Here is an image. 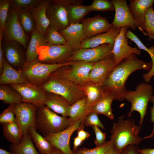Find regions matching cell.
Returning a JSON list of instances; mask_svg holds the SVG:
<instances>
[{
	"mask_svg": "<svg viewBox=\"0 0 154 154\" xmlns=\"http://www.w3.org/2000/svg\"><path fill=\"white\" fill-rule=\"evenodd\" d=\"M152 66L151 60L145 62L138 58L136 54H132L122 60L114 68L102 85L104 92L113 93L117 100H124L127 90L125 84L129 76L137 70L144 69L149 72Z\"/></svg>",
	"mask_w": 154,
	"mask_h": 154,
	"instance_id": "obj_1",
	"label": "cell"
},
{
	"mask_svg": "<svg viewBox=\"0 0 154 154\" xmlns=\"http://www.w3.org/2000/svg\"><path fill=\"white\" fill-rule=\"evenodd\" d=\"M124 117H119L110 131L113 147L120 151L128 145H138L143 139L139 135L141 126L136 125L133 119H125Z\"/></svg>",
	"mask_w": 154,
	"mask_h": 154,
	"instance_id": "obj_2",
	"label": "cell"
},
{
	"mask_svg": "<svg viewBox=\"0 0 154 154\" xmlns=\"http://www.w3.org/2000/svg\"><path fill=\"white\" fill-rule=\"evenodd\" d=\"M40 87L47 92L62 96L71 105L86 97L80 86L63 78L55 71Z\"/></svg>",
	"mask_w": 154,
	"mask_h": 154,
	"instance_id": "obj_3",
	"label": "cell"
},
{
	"mask_svg": "<svg viewBox=\"0 0 154 154\" xmlns=\"http://www.w3.org/2000/svg\"><path fill=\"white\" fill-rule=\"evenodd\" d=\"M69 119L60 116L46 105L37 108L35 116V125L44 137L63 131L69 127Z\"/></svg>",
	"mask_w": 154,
	"mask_h": 154,
	"instance_id": "obj_4",
	"label": "cell"
},
{
	"mask_svg": "<svg viewBox=\"0 0 154 154\" xmlns=\"http://www.w3.org/2000/svg\"><path fill=\"white\" fill-rule=\"evenodd\" d=\"M72 61L55 64L41 63L38 59L25 62L21 70L26 80L30 83L40 86L49 79L50 75L58 68L70 65Z\"/></svg>",
	"mask_w": 154,
	"mask_h": 154,
	"instance_id": "obj_5",
	"label": "cell"
},
{
	"mask_svg": "<svg viewBox=\"0 0 154 154\" xmlns=\"http://www.w3.org/2000/svg\"><path fill=\"white\" fill-rule=\"evenodd\" d=\"M153 93L152 86L145 82L138 84L135 90H127L126 93L125 99L131 104V110L127 116L130 117L133 111L138 112L140 114L139 124L141 126L146 114L148 103L153 96Z\"/></svg>",
	"mask_w": 154,
	"mask_h": 154,
	"instance_id": "obj_6",
	"label": "cell"
},
{
	"mask_svg": "<svg viewBox=\"0 0 154 154\" xmlns=\"http://www.w3.org/2000/svg\"><path fill=\"white\" fill-rule=\"evenodd\" d=\"M75 50L67 44L54 45L48 44L38 49V59L42 63L55 64L68 62Z\"/></svg>",
	"mask_w": 154,
	"mask_h": 154,
	"instance_id": "obj_7",
	"label": "cell"
},
{
	"mask_svg": "<svg viewBox=\"0 0 154 154\" xmlns=\"http://www.w3.org/2000/svg\"><path fill=\"white\" fill-rule=\"evenodd\" d=\"M70 68L62 67L55 71L63 78L80 86L90 82L89 74L95 63L82 61H72Z\"/></svg>",
	"mask_w": 154,
	"mask_h": 154,
	"instance_id": "obj_8",
	"label": "cell"
},
{
	"mask_svg": "<svg viewBox=\"0 0 154 154\" xmlns=\"http://www.w3.org/2000/svg\"><path fill=\"white\" fill-rule=\"evenodd\" d=\"M29 36L24 31L19 21L16 11L10 6L3 31L2 40L16 41L27 49Z\"/></svg>",
	"mask_w": 154,
	"mask_h": 154,
	"instance_id": "obj_9",
	"label": "cell"
},
{
	"mask_svg": "<svg viewBox=\"0 0 154 154\" xmlns=\"http://www.w3.org/2000/svg\"><path fill=\"white\" fill-rule=\"evenodd\" d=\"M67 0H50L46 14L50 26L59 32L70 25L66 9Z\"/></svg>",
	"mask_w": 154,
	"mask_h": 154,
	"instance_id": "obj_10",
	"label": "cell"
},
{
	"mask_svg": "<svg viewBox=\"0 0 154 154\" xmlns=\"http://www.w3.org/2000/svg\"><path fill=\"white\" fill-rule=\"evenodd\" d=\"M113 46L104 44L94 48H82L75 50L68 62L82 61L96 62L104 59L113 57L112 52Z\"/></svg>",
	"mask_w": 154,
	"mask_h": 154,
	"instance_id": "obj_11",
	"label": "cell"
},
{
	"mask_svg": "<svg viewBox=\"0 0 154 154\" xmlns=\"http://www.w3.org/2000/svg\"><path fill=\"white\" fill-rule=\"evenodd\" d=\"M12 105L16 121L23 136L29 132L31 127L36 129L35 116L38 108L37 106L25 102Z\"/></svg>",
	"mask_w": 154,
	"mask_h": 154,
	"instance_id": "obj_12",
	"label": "cell"
},
{
	"mask_svg": "<svg viewBox=\"0 0 154 154\" xmlns=\"http://www.w3.org/2000/svg\"><path fill=\"white\" fill-rule=\"evenodd\" d=\"M10 85L20 94L23 102L32 104L38 108L45 105L47 92L40 86L30 82Z\"/></svg>",
	"mask_w": 154,
	"mask_h": 154,
	"instance_id": "obj_13",
	"label": "cell"
},
{
	"mask_svg": "<svg viewBox=\"0 0 154 154\" xmlns=\"http://www.w3.org/2000/svg\"><path fill=\"white\" fill-rule=\"evenodd\" d=\"M2 47L6 61L16 70L21 69L26 61V49L16 41L2 40Z\"/></svg>",
	"mask_w": 154,
	"mask_h": 154,
	"instance_id": "obj_14",
	"label": "cell"
},
{
	"mask_svg": "<svg viewBox=\"0 0 154 154\" xmlns=\"http://www.w3.org/2000/svg\"><path fill=\"white\" fill-rule=\"evenodd\" d=\"M115 15L112 24L119 29L123 27L130 28L133 31L137 28L136 23L132 15L126 0H112Z\"/></svg>",
	"mask_w": 154,
	"mask_h": 154,
	"instance_id": "obj_15",
	"label": "cell"
},
{
	"mask_svg": "<svg viewBox=\"0 0 154 154\" xmlns=\"http://www.w3.org/2000/svg\"><path fill=\"white\" fill-rule=\"evenodd\" d=\"M82 119L66 129L46 136L44 138L55 147L64 154H74L70 146V140L73 133L79 128Z\"/></svg>",
	"mask_w": 154,
	"mask_h": 154,
	"instance_id": "obj_16",
	"label": "cell"
},
{
	"mask_svg": "<svg viewBox=\"0 0 154 154\" xmlns=\"http://www.w3.org/2000/svg\"><path fill=\"white\" fill-rule=\"evenodd\" d=\"M128 27L121 28L120 32L115 39L112 51L115 67L124 58L132 54L139 55L141 51L136 47L130 46L128 44V40L125 36Z\"/></svg>",
	"mask_w": 154,
	"mask_h": 154,
	"instance_id": "obj_17",
	"label": "cell"
},
{
	"mask_svg": "<svg viewBox=\"0 0 154 154\" xmlns=\"http://www.w3.org/2000/svg\"><path fill=\"white\" fill-rule=\"evenodd\" d=\"M81 21L84 32L87 38L107 32L113 27L106 18L99 15L85 18Z\"/></svg>",
	"mask_w": 154,
	"mask_h": 154,
	"instance_id": "obj_18",
	"label": "cell"
},
{
	"mask_svg": "<svg viewBox=\"0 0 154 154\" xmlns=\"http://www.w3.org/2000/svg\"><path fill=\"white\" fill-rule=\"evenodd\" d=\"M115 67L113 57L95 62L89 74L90 82L102 86Z\"/></svg>",
	"mask_w": 154,
	"mask_h": 154,
	"instance_id": "obj_19",
	"label": "cell"
},
{
	"mask_svg": "<svg viewBox=\"0 0 154 154\" xmlns=\"http://www.w3.org/2000/svg\"><path fill=\"white\" fill-rule=\"evenodd\" d=\"M128 5L130 11L136 23L137 28L144 35L143 25L147 9L153 6L154 0H130Z\"/></svg>",
	"mask_w": 154,
	"mask_h": 154,
	"instance_id": "obj_20",
	"label": "cell"
},
{
	"mask_svg": "<svg viewBox=\"0 0 154 154\" xmlns=\"http://www.w3.org/2000/svg\"><path fill=\"white\" fill-rule=\"evenodd\" d=\"M64 38L67 44L74 50L80 48L81 44L87 38L81 23L71 24L59 32Z\"/></svg>",
	"mask_w": 154,
	"mask_h": 154,
	"instance_id": "obj_21",
	"label": "cell"
},
{
	"mask_svg": "<svg viewBox=\"0 0 154 154\" xmlns=\"http://www.w3.org/2000/svg\"><path fill=\"white\" fill-rule=\"evenodd\" d=\"M121 29L113 26L107 32L90 38H87L82 43L80 48H94L106 43L114 46L115 39L119 33Z\"/></svg>",
	"mask_w": 154,
	"mask_h": 154,
	"instance_id": "obj_22",
	"label": "cell"
},
{
	"mask_svg": "<svg viewBox=\"0 0 154 154\" xmlns=\"http://www.w3.org/2000/svg\"><path fill=\"white\" fill-rule=\"evenodd\" d=\"M50 1L42 0L36 7L30 10L31 13L36 23L37 29L44 36L50 26L46 11Z\"/></svg>",
	"mask_w": 154,
	"mask_h": 154,
	"instance_id": "obj_23",
	"label": "cell"
},
{
	"mask_svg": "<svg viewBox=\"0 0 154 154\" xmlns=\"http://www.w3.org/2000/svg\"><path fill=\"white\" fill-rule=\"evenodd\" d=\"M0 84L16 85L29 82L21 70H17L11 66L5 59L3 71L0 74Z\"/></svg>",
	"mask_w": 154,
	"mask_h": 154,
	"instance_id": "obj_24",
	"label": "cell"
},
{
	"mask_svg": "<svg viewBox=\"0 0 154 154\" xmlns=\"http://www.w3.org/2000/svg\"><path fill=\"white\" fill-rule=\"evenodd\" d=\"M81 1L67 0L66 9L70 25L79 23L91 11L90 6L82 5Z\"/></svg>",
	"mask_w": 154,
	"mask_h": 154,
	"instance_id": "obj_25",
	"label": "cell"
},
{
	"mask_svg": "<svg viewBox=\"0 0 154 154\" xmlns=\"http://www.w3.org/2000/svg\"><path fill=\"white\" fill-rule=\"evenodd\" d=\"M44 104L45 105L51 110L61 114L62 116L68 117L71 105L62 96L47 92Z\"/></svg>",
	"mask_w": 154,
	"mask_h": 154,
	"instance_id": "obj_26",
	"label": "cell"
},
{
	"mask_svg": "<svg viewBox=\"0 0 154 154\" xmlns=\"http://www.w3.org/2000/svg\"><path fill=\"white\" fill-rule=\"evenodd\" d=\"M114 99L115 96L113 93L108 91L104 92L101 97L93 106L92 112L98 114H103L109 119H113L114 116L111 105Z\"/></svg>",
	"mask_w": 154,
	"mask_h": 154,
	"instance_id": "obj_27",
	"label": "cell"
},
{
	"mask_svg": "<svg viewBox=\"0 0 154 154\" xmlns=\"http://www.w3.org/2000/svg\"><path fill=\"white\" fill-rule=\"evenodd\" d=\"M48 44L45 40V36L41 33L37 29L34 30L31 34V39L26 50V62L38 59V48L41 46Z\"/></svg>",
	"mask_w": 154,
	"mask_h": 154,
	"instance_id": "obj_28",
	"label": "cell"
},
{
	"mask_svg": "<svg viewBox=\"0 0 154 154\" xmlns=\"http://www.w3.org/2000/svg\"><path fill=\"white\" fill-rule=\"evenodd\" d=\"M92 108L89 107L88 104L86 97L71 105L68 116L70 121L69 127L80 120L83 119L87 114L92 112Z\"/></svg>",
	"mask_w": 154,
	"mask_h": 154,
	"instance_id": "obj_29",
	"label": "cell"
},
{
	"mask_svg": "<svg viewBox=\"0 0 154 154\" xmlns=\"http://www.w3.org/2000/svg\"><path fill=\"white\" fill-rule=\"evenodd\" d=\"M9 148L12 154H40L34 146L29 132L23 135L19 143H11Z\"/></svg>",
	"mask_w": 154,
	"mask_h": 154,
	"instance_id": "obj_30",
	"label": "cell"
},
{
	"mask_svg": "<svg viewBox=\"0 0 154 154\" xmlns=\"http://www.w3.org/2000/svg\"><path fill=\"white\" fill-rule=\"evenodd\" d=\"M80 86L87 98L88 106L91 108L104 92L102 86L92 82Z\"/></svg>",
	"mask_w": 154,
	"mask_h": 154,
	"instance_id": "obj_31",
	"label": "cell"
},
{
	"mask_svg": "<svg viewBox=\"0 0 154 154\" xmlns=\"http://www.w3.org/2000/svg\"><path fill=\"white\" fill-rule=\"evenodd\" d=\"M30 9L21 8L16 10L19 22L26 33L31 35L37 29L36 23L31 14Z\"/></svg>",
	"mask_w": 154,
	"mask_h": 154,
	"instance_id": "obj_32",
	"label": "cell"
},
{
	"mask_svg": "<svg viewBox=\"0 0 154 154\" xmlns=\"http://www.w3.org/2000/svg\"><path fill=\"white\" fill-rule=\"evenodd\" d=\"M125 36L131 41L133 42L140 49L143 50L147 52L151 59L152 66L151 70L147 73L143 74V78L146 83L149 82L151 78L154 76V46L148 48L130 30L127 31Z\"/></svg>",
	"mask_w": 154,
	"mask_h": 154,
	"instance_id": "obj_33",
	"label": "cell"
},
{
	"mask_svg": "<svg viewBox=\"0 0 154 154\" xmlns=\"http://www.w3.org/2000/svg\"><path fill=\"white\" fill-rule=\"evenodd\" d=\"M3 135L11 144H17L21 141L23 135L16 121L13 122L1 124Z\"/></svg>",
	"mask_w": 154,
	"mask_h": 154,
	"instance_id": "obj_34",
	"label": "cell"
},
{
	"mask_svg": "<svg viewBox=\"0 0 154 154\" xmlns=\"http://www.w3.org/2000/svg\"><path fill=\"white\" fill-rule=\"evenodd\" d=\"M29 132L33 142L38 149L40 154H48L53 149L54 147L43 137L37 131L34 127H31Z\"/></svg>",
	"mask_w": 154,
	"mask_h": 154,
	"instance_id": "obj_35",
	"label": "cell"
},
{
	"mask_svg": "<svg viewBox=\"0 0 154 154\" xmlns=\"http://www.w3.org/2000/svg\"><path fill=\"white\" fill-rule=\"evenodd\" d=\"M0 100L4 103L9 105L18 104L23 102L20 94L8 84L0 85Z\"/></svg>",
	"mask_w": 154,
	"mask_h": 154,
	"instance_id": "obj_36",
	"label": "cell"
},
{
	"mask_svg": "<svg viewBox=\"0 0 154 154\" xmlns=\"http://www.w3.org/2000/svg\"><path fill=\"white\" fill-rule=\"evenodd\" d=\"M145 35L148 36L151 40L154 37V9L153 6L147 10L143 25Z\"/></svg>",
	"mask_w": 154,
	"mask_h": 154,
	"instance_id": "obj_37",
	"label": "cell"
},
{
	"mask_svg": "<svg viewBox=\"0 0 154 154\" xmlns=\"http://www.w3.org/2000/svg\"><path fill=\"white\" fill-rule=\"evenodd\" d=\"M45 39L47 43L49 44L60 45L67 44L62 35L56 29L50 26L46 31Z\"/></svg>",
	"mask_w": 154,
	"mask_h": 154,
	"instance_id": "obj_38",
	"label": "cell"
},
{
	"mask_svg": "<svg viewBox=\"0 0 154 154\" xmlns=\"http://www.w3.org/2000/svg\"><path fill=\"white\" fill-rule=\"evenodd\" d=\"M113 147L110 140L106 141L103 145L92 148L83 147L78 148L73 151L74 154H104Z\"/></svg>",
	"mask_w": 154,
	"mask_h": 154,
	"instance_id": "obj_39",
	"label": "cell"
},
{
	"mask_svg": "<svg viewBox=\"0 0 154 154\" xmlns=\"http://www.w3.org/2000/svg\"><path fill=\"white\" fill-rule=\"evenodd\" d=\"M10 7V0H0V33L3 34Z\"/></svg>",
	"mask_w": 154,
	"mask_h": 154,
	"instance_id": "obj_40",
	"label": "cell"
},
{
	"mask_svg": "<svg viewBox=\"0 0 154 154\" xmlns=\"http://www.w3.org/2000/svg\"><path fill=\"white\" fill-rule=\"evenodd\" d=\"M90 6L91 11H104L115 10L112 1L108 0H94Z\"/></svg>",
	"mask_w": 154,
	"mask_h": 154,
	"instance_id": "obj_41",
	"label": "cell"
},
{
	"mask_svg": "<svg viewBox=\"0 0 154 154\" xmlns=\"http://www.w3.org/2000/svg\"><path fill=\"white\" fill-rule=\"evenodd\" d=\"M93 125H96L103 129H105V127L98 117V114L91 112L83 118L80 126H92Z\"/></svg>",
	"mask_w": 154,
	"mask_h": 154,
	"instance_id": "obj_42",
	"label": "cell"
},
{
	"mask_svg": "<svg viewBox=\"0 0 154 154\" xmlns=\"http://www.w3.org/2000/svg\"><path fill=\"white\" fill-rule=\"evenodd\" d=\"M42 0H11L10 6L16 10L21 8L31 9L36 7Z\"/></svg>",
	"mask_w": 154,
	"mask_h": 154,
	"instance_id": "obj_43",
	"label": "cell"
},
{
	"mask_svg": "<svg viewBox=\"0 0 154 154\" xmlns=\"http://www.w3.org/2000/svg\"><path fill=\"white\" fill-rule=\"evenodd\" d=\"M15 116L12 105H9L0 114V124H1L14 122L16 120Z\"/></svg>",
	"mask_w": 154,
	"mask_h": 154,
	"instance_id": "obj_44",
	"label": "cell"
},
{
	"mask_svg": "<svg viewBox=\"0 0 154 154\" xmlns=\"http://www.w3.org/2000/svg\"><path fill=\"white\" fill-rule=\"evenodd\" d=\"M93 129L96 135L94 142L96 147L102 146L104 144L106 141H105L106 134L104 133L99 128L98 126L93 125L91 126Z\"/></svg>",
	"mask_w": 154,
	"mask_h": 154,
	"instance_id": "obj_45",
	"label": "cell"
},
{
	"mask_svg": "<svg viewBox=\"0 0 154 154\" xmlns=\"http://www.w3.org/2000/svg\"><path fill=\"white\" fill-rule=\"evenodd\" d=\"M139 149L138 147L135 145H129L122 150L120 154H141Z\"/></svg>",
	"mask_w": 154,
	"mask_h": 154,
	"instance_id": "obj_46",
	"label": "cell"
},
{
	"mask_svg": "<svg viewBox=\"0 0 154 154\" xmlns=\"http://www.w3.org/2000/svg\"><path fill=\"white\" fill-rule=\"evenodd\" d=\"M150 101L153 103V106L150 108V113L151 114L150 121L153 123V128L151 133L149 135L143 138V139L152 138L153 137L154 134V96H152Z\"/></svg>",
	"mask_w": 154,
	"mask_h": 154,
	"instance_id": "obj_47",
	"label": "cell"
},
{
	"mask_svg": "<svg viewBox=\"0 0 154 154\" xmlns=\"http://www.w3.org/2000/svg\"><path fill=\"white\" fill-rule=\"evenodd\" d=\"M84 127L80 126L77 130V136L83 141L88 138L90 135L89 133L84 130Z\"/></svg>",
	"mask_w": 154,
	"mask_h": 154,
	"instance_id": "obj_48",
	"label": "cell"
},
{
	"mask_svg": "<svg viewBox=\"0 0 154 154\" xmlns=\"http://www.w3.org/2000/svg\"><path fill=\"white\" fill-rule=\"evenodd\" d=\"M3 34L0 33V73H2L5 58L2 47V41Z\"/></svg>",
	"mask_w": 154,
	"mask_h": 154,
	"instance_id": "obj_49",
	"label": "cell"
},
{
	"mask_svg": "<svg viewBox=\"0 0 154 154\" xmlns=\"http://www.w3.org/2000/svg\"><path fill=\"white\" fill-rule=\"evenodd\" d=\"M74 146L72 151H74L77 148L82 144L83 141L78 137H74Z\"/></svg>",
	"mask_w": 154,
	"mask_h": 154,
	"instance_id": "obj_50",
	"label": "cell"
},
{
	"mask_svg": "<svg viewBox=\"0 0 154 154\" xmlns=\"http://www.w3.org/2000/svg\"><path fill=\"white\" fill-rule=\"evenodd\" d=\"M139 151L141 154H154V149L144 148L139 149Z\"/></svg>",
	"mask_w": 154,
	"mask_h": 154,
	"instance_id": "obj_51",
	"label": "cell"
},
{
	"mask_svg": "<svg viewBox=\"0 0 154 154\" xmlns=\"http://www.w3.org/2000/svg\"><path fill=\"white\" fill-rule=\"evenodd\" d=\"M121 151L113 147L104 154H120Z\"/></svg>",
	"mask_w": 154,
	"mask_h": 154,
	"instance_id": "obj_52",
	"label": "cell"
},
{
	"mask_svg": "<svg viewBox=\"0 0 154 154\" xmlns=\"http://www.w3.org/2000/svg\"><path fill=\"white\" fill-rule=\"evenodd\" d=\"M48 154H64L59 149L54 147L52 151Z\"/></svg>",
	"mask_w": 154,
	"mask_h": 154,
	"instance_id": "obj_53",
	"label": "cell"
},
{
	"mask_svg": "<svg viewBox=\"0 0 154 154\" xmlns=\"http://www.w3.org/2000/svg\"><path fill=\"white\" fill-rule=\"evenodd\" d=\"M0 154H12V153L11 152H9L5 149L0 148Z\"/></svg>",
	"mask_w": 154,
	"mask_h": 154,
	"instance_id": "obj_54",
	"label": "cell"
},
{
	"mask_svg": "<svg viewBox=\"0 0 154 154\" xmlns=\"http://www.w3.org/2000/svg\"><path fill=\"white\" fill-rule=\"evenodd\" d=\"M153 39L154 40V37H153Z\"/></svg>",
	"mask_w": 154,
	"mask_h": 154,
	"instance_id": "obj_55",
	"label": "cell"
}]
</instances>
